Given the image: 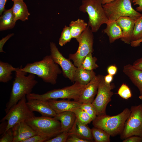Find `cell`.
Segmentation results:
<instances>
[{"label": "cell", "instance_id": "obj_49", "mask_svg": "<svg viewBox=\"0 0 142 142\" xmlns=\"http://www.w3.org/2000/svg\"><path fill=\"white\" fill-rule=\"evenodd\" d=\"M131 0V2H132V0Z\"/></svg>", "mask_w": 142, "mask_h": 142}, {"label": "cell", "instance_id": "obj_7", "mask_svg": "<svg viewBox=\"0 0 142 142\" xmlns=\"http://www.w3.org/2000/svg\"><path fill=\"white\" fill-rule=\"evenodd\" d=\"M131 0H115L103 5L109 21H116L120 17H128L135 20L142 14L132 7Z\"/></svg>", "mask_w": 142, "mask_h": 142}, {"label": "cell", "instance_id": "obj_13", "mask_svg": "<svg viewBox=\"0 0 142 142\" xmlns=\"http://www.w3.org/2000/svg\"><path fill=\"white\" fill-rule=\"evenodd\" d=\"M103 75H96L86 85L81 94L78 101L82 103H92L97 94L99 83Z\"/></svg>", "mask_w": 142, "mask_h": 142}, {"label": "cell", "instance_id": "obj_32", "mask_svg": "<svg viewBox=\"0 0 142 142\" xmlns=\"http://www.w3.org/2000/svg\"><path fill=\"white\" fill-rule=\"evenodd\" d=\"M80 108L86 112L92 118L93 120L96 117V111L92 103H82Z\"/></svg>", "mask_w": 142, "mask_h": 142}, {"label": "cell", "instance_id": "obj_42", "mask_svg": "<svg viewBox=\"0 0 142 142\" xmlns=\"http://www.w3.org/2000/svg\"><path fill=\"white\" fill-rule=\"evenodd\" d=\"M133 65L136 68L142 70V57L135 61Z\"/></svg>", "mask_w": 142, "mask_h": 142}, {"label": "cell", "instance_id": "obj_44", "mask_svg": "<svg viewBox=\"0 0 142 142\" xmlns=\"http://www.w3.org/2000/svg\"><path fill=\"white\" fill-rule=\"evenodd\" d=\"M7 0H0V15H1L5 10V6Z\"/></svg>", "mask_w": 142, "mask_h": 142}, {"label": "cell", "instance_id": "obj_23", "mask_svg": "<svg viewBox=\"0 0 142 142\" xmlns=\"http://www.w3.org/2000/svg\"><path fill=\"white\" fill-rule=\"evenodd\" d=\"M12 8L15 19L16 21L21 20L24 21L28 19L30 15L27 7L23 0L19 1L13 2Z\"/></svg>", "mask_w": 142, "mask_h": 142}, {"label": "cell", "instance_id": "obj_37", "mask_svg": "<svg viewBox=\"0 0 142 142\" xmlns=\"http://www.w3.org/2000/svg\"><path fill=\"white\" fill-rule=\"evenodd\" d=\"M47 140V139L37 134L26 140L23 142H44Z\"/></svg>", "mask_w": 142, "mask_h": 142}, {"label": "cell", "instance_id": "obj_6", "mask_svg": "<svg viewBox=\"0 0 142 142\" xmlns=\"http://www.w3.org/2000/svg\"><path fill=\"white\" fill-rule=\"evenodd\" d=\"M79 8L81 12L87 13L88 15V26L93 32H96L101 26L109 21L102 3L100 0H83Z\"/></svg>", "mask_w": 142, "mask_h": 142}, {"label": "cell", "instance_id": "obj_16", "mask_svg": "<svg viewBox=\"0 0 142 142\" xmlns=\"http://www.w3.org/2000/svg\"><path fill=\"white\" fill-rule=\"evenodd\" d=\"M47 101L57 114L66 111H72L74 109L80 107L82 104L79 101L75 100H57L50 99Z\"/></svg>", "mask_w": 142, "mask_h": 142}, {"label": "cell", "instance_id": "obj_34", "mask_svg": "<svg viewBox=\"0 0 142 142\" xmlns=\"http://www.w3.org/2000/svg\"><path fill=\"white\" fill-rule=\"evenodd\" d=\"M69 130L62 132L55 137L47 140L45 142H66L70 134Z\"/></svg>", "mask_w": 142, "mask_h": 142}, {"label": "cell", "instance_id": "obj_21", "mask_svg": "<svg viewBox=\"0 0 142 142\" xmlns=\"http://www.w3.org/2000/svg\"><path fill=\"white\" fill-rule=\"evenodd\" d=\"M106 24V27L103 31L108 36L110 43L123 37L122 29L116 21H109Z\"/></svg>", "mask_w": 142, "mask_h": 142}, {"label": "cell", "instance_id": "obj_45", "mask_svg": "<svg viewBox=\"0 0 142 142\" xmlns=\"http://www.w3.org/2000/svg\"><path fill=\"white\" fill-rule=\"evenodd\" d=\"M142 42V39L137 41L131 42L130 44L132 47H135L139 46Z\"/></svg>", "mask_w": 142, "mask_h": 142}, {"label": "cell", "instance_id": "obj_50", "mask_svg": "<svg viewBox=\"0 0 142 142\" xmlns=\"http://www.w3.org/2000/svg\"><path fill=\"white\" fill-rule=\"evenodd\" d=\"M100 0V1H102V0Z\"/></svg>", "mask_w": 142, "mask_h": 142}, {"label": "cell", "instance_id": "obj_5", "mask_svg": "<svg viewBox=\"0 0 142 142\" xmlns=\"http://www.w3.org/2000/svg\"><path fill=\"white\" fill-rule=\"evenodd\" d=\"M77 82L73 85L61 89H54L42 94L31 93L26 96L27 100L39 99L47 101L58 99H73L78 101L80 96L86 86Z\"/></svg>", "mask_w": 142, "mask_h": 142}, {"label": "cell", "instance_id": "obj_1", "mask_svg": "<svg viewBox=\"0 0 142 142\" xmlns=\"http://www.w3.org/2000/svg\"><path fill=\"white\" fill-rule=\"evenodd\" d=\"M19 70L27 73L37 75L44 82L55 84L58 76L62 72L59 65L55 63L50 55L45 56L39 61L28 63Z\"/></svg>", "mask_w": 142, "mask_h": 142}, {"label": "cell", "instance_id": "obj_35", "mask_svg": "<svg viewBox=\"0 0 142 142\" xmlns=\"http://www.w3.org/2000/svg\"><path fill=\"white\" fill-rule=\"evenodd\" d=\"M13 135L11 128L10 129L3 134L0 139V142H13Z\"/></svg>", "mask_w": 142, "mask_h": 142}, {"label": "cell", "instance_id": "obj_47", "mask_svg": "<svg viewBox=\"0 0 142 142\" xmlns=\"http://www.w3.org/2000/svg\"><path fill=\"white\" fill-rule=\"evenodd\" d=\"M139 98L140 99L142 100V96L140 95Z\"/></svg>", "mask_w": 142, "mask_h": 142}, {"label": "cell", "instance_id": "obj_31", "mask_svg": "<svg viewBox=\"0 0 142 142\" xmlns=\"http://www.w3.org/2000/svg\"><path fill=\"white\" fill-rule=\"evenodd\" d=\"M72 38L69 27L65 26L59 39V44L60 46H63L69 42Z\"/></svg>", "mask_w": 142, "mask_h": 142}, {"label": "cell", "instance_id": "obj_18", "mask_svg": "<svg viewBox=\"0 0 142 142\" xmlns=\"http://www.w3.org/2000/svg\"><path fill=\"white\" fill-rule=\"evenodd\" d=\"M123 71L138 88L140 95L142 96V70L135 68L133 65L128 64L124 67Z\"/></svg>", "mask_w": 142, "mask_h": 142}, {"label": "cell", "instance_id": "obj_41", "mask_svg": "<svg viewBox=\"0 0 142 142\" xmlns=\"http://www.w3.org/2000/svg\"><path fill=\"white\" fill-rule=\"evenodd\" d=\"M134 6L138 5L136 8V10L138 12H142V0H132Z\"/></svg>", "mask_w": 142, "mask_h": 142}, {"label": "cell", "instance_id": "obj_26", "mask_svg": "<svg viewBox=\"0 0 142 142\" xmlns=\"http://www.w3.org/2000/svg\"><path fill=\"white\" fill-rule=\"evenodd\" d=\"M88 26V24L82 19H78L75 21H71L69 27L72 38H78Z\"/></svg>", "mask_w": 142, "mask_h": 142}, {"label": "cell", "instance_id": "obj_29", "mask_svg": "<svg viewBox=\"0 0 142 142\" xmlns=\"http://www.w3.org/2000/svg\"><path fill=\"white\" fill-rule=\"evenodd\" d=\"M97 58L92 56V53H89L85 58L82 65V67L85 69L92 71L98 67V65L96 64Z\"/></svg>", "mask_w": 142, "mask_h": 142}, {"label": "cell", "instance_id": "obj_43", "mask_svg": "<svg viewBox=\"0 0 142 142\" xmlns=\"http://www.w3.org/2000/svg\"><path fill=\"white\" fill-rule=\"evenodd\" d=\"M113 78V76L108 74L104 76V79L105 82L107 84H110Z\"/></svg>", "mask_w": 142, "mask_h": 142}, {"label": "cell", "instance_id": "obj_30", "mask_svg": "<svg viewBox=\"0 0 142 142\" xmlns=\"http://www.w3.org/2000/svg\"><path fill=\"white\" fill-rule=\"evenodd\" d=\"M72 111L74 113L76 119L82 123L87 125L93 120L90 115L80 107L74 109Z\"/></svg>", "mask_w": 142, "mask_h": 142}, {"label": "cell", "instance_id": "obj_10", "mask_svg": "<svg viewBox=\"0 0 142 142\" xmlns=\"http://www.w3.org/2000/svg\"><path fill=\"white\" fill-rule=\"evenodd\" d=\"M88 26L85 30L76 40L79 46L75 53L69 55V60H72L74 65L78 67L82 65L86 57L93 51L94 36L93 32Z\"/></svg>", "mask_w": 142, "mask_h": 142}, {"label": "cell", "instance_id": "obj_2", "mask_svg": "<svg viewBox=\"0 0 142 142\" xmlns=\"http://www.w3.org/2000/svg\"><path fill=\"white\" fill-rule=\"evenodd\" d=\"M18 70L15 72V77L8 101L5 109L6 113L23 97L31 93L32 90L37 84L36 75Z\"/></svg>", "mask_w": 142, "mask_h": 142}, {"label": "cell", "instance_id": "obj_3", "mask_svg": "<svg viewBox=\"0 0 142 142\" xmlns=\"http://www.w3.org/2000/svg\"><path fill=\"white\" fill-rule=\"evenodd\" d=\"M130 112V109L126 108L119 114L110 116L106 114L97 116L92 121L94 127L101 129L114 137L120 134Z\"/></svg>", "mask_w": 142, "mask_h": 142}, {"label": "cell", "instance_id": "obj_33", "mask_svg": "<svg viewBox=\"0 0 142 142\" xmlns=\"http://www.w3.org/2000/svg\"><path fill=\"white\" fill-rule=\"evenodd\" d=\"M117 94L121 98L128 99L132 96L131 90L126 84L123 83L120 86L118 91Z\"/></svg>", "mask_w": 142, "mask_h": 142}, {"label": "cell", "instance_id": "obj_36", "mask_svg": "<svg viewBox=\"0 0 142 142\" xmlns=\"http://www.w3.org/2000/svg\"><path fill=\"white\" fill-rule=\"evenodd\" d=\"M90 141L82 139L74 134H70L66 142H90Z\"/></svg>", "mask_w": 142, "mask_h": 142}, {"label": "cell", "instance_id": "obj_15", "mask_svg": "<svg viewBox=\"0 0 142 142\" xmlns=\"http://www.w3.org/2000/svg\"><path fill=\"white\" fill-rule=\"evenodd\" d=\"M12 129L14 137L13 142H23L29 138L37 134L25 121L16 124Z\"/></svg>", "mask_w": 142, "mask_h": 142}, {"label": "cell", "instance_id": "obj_46", "mask_svg": "<svg viewBox=\"0 0 142 142\" xmlns=\"http://www.w3.org/2000/svg\"><path fill=\"white\" fill-rule=\"evenodd\" d=\"M115 0H102V5L108 3L113 2Z\"/></svg>", "mask_w": 142, "mask_h": 142}, {"label": "cell", "instance_id": "obj_24", "mask_svg": "<svg viewBox=\"0 0 142 142\" xmlns=\"http://www.w3.org/2000/svg\"><path fill=\"white\" fill-rule=\"evenodd\" d=\"M12 8L5 9L0 17V30L4 31L12 29L16 22Z\"/></svg>", "mask_w": 142, "mask_h": 142}, {"label": "cell", "instance_id": "obj_9", "mask_svg": "<svg viewBox=\"0 0 142 142\" xmlns=\"http://www.w3.org/2000/svg\"><path fill=\"white\" fill-rule=\"evenodd\" d=\"M120 134L122 139L133 136L142 137V104L132 106Z\"/></svg>", "mask_w": 142, "mask_h": 142}, {"label": "cell", "instance_id": "obj_28", "mask_svg": "<svg viewBox=\"0 0 142 142\" xmlns=\"http://www.w3.org/2000/svg\"><path fill=\"white\" fill-rule=\"evenodd\" d=\"M142 39V16L135 20L131 42ZM130 42V43H131Z\"/></svg>", "mask_w": 142, "mask_h": 142}, {"label": "cell", "instance_id": "obj_39", "mask_svg": "<svg viewBox=\"0 0 142 142\" xmlns=\"http://www.w3.org/2000/svg\"><path fill=\"white\" fill-rule=\"evenodd\" d=\"M14 35L13 33L9 34L2 38L0 40V52L5 53L3 50V46L6 42Z\"/></svg>", "mask_w": 142, "mask_h": 142}, {"label": "cell", "instance_id": "obj_40", "mask_svg": "<svg viewBox=\"0 0 142 142\" xmlns=\"http://www.w3.org/2000/svg\"><path fill=\"white\" fill-rule=\"evenodd\" d=\"M118 68L115 65H111L109 66L107 69V72L108 74L114 76L116 73Z\"/></svg>", "mask_w": 142, "mask_h": 142}, {"label": "cell", "instance_id": "obj_11", "mask_svg": "<svg viewBox=\"0 0 142 142\" xmlns=\"http://www.w3.org/2000/svg\"><path fill=\"white\" fill-rule=\"evenodd\" d=\"M115 88L113 83L107 84L105 82L102 76L99 83L97 96L92 103L94 106L97 116L106 113L107 105L111 100L113 94L111 90Z\"/></svg>", "mask_w": 142, "mask_h": 142}, {"label": "cell", "instance_id": "obj_8", "mask_svg": "<svg viewBox=\"0 0 142 142\" xmlns=\"http://www.w3.org/2000/svg\"><path fill=\"white\" fill-rule=\"evenodd\" d=\"M27 99L26 96L23 97L8 110L1 120V122L7 121V127L4 133L16 124L25 121L35 116L34 113L27 105Z\"/></svg>", "mask_w": 142, "mask_h": 142}, {"label": "cell", "instance_id": "obj_38", "mask_svg": "<svg viewBox=\"0 0 142 142\" xmlns=\"http://www.w3.org/2000/svg\"><path fill=\"white\" fill-rule=\"evenodd\" d=\"M123 142H142V137L133 136L127 138L123 140Z\"/></svg>", "mask_w": 142, "mask_h": 142}, {"label": "cell", "instance_id": "obj_12", "mask_svg": "<svg viewBox=\"0 0 142 142\" xmlns=\"http://www.w3.org/2000/svg\"><path fill=\"white\" fill-rule=\"evenodd\" d=\"M50 54L54 62L62 68L64 75L71 82L74 81V75L77 69L76 67L69 59L64 57L59 52L55 44L50 43Z\"/></svg>", "mask_w": 142, "mask_h": 142}, {"label": "cell", "instance_id": "obj_22", "mask_svg": "<svg viewBox=\"0 0 142 142\" xmlns=\"http://www.w3.org/2000/svg\"><path fill=\"white\" fill-rule=\"evenodd\" d=\"M95 73L93 71L87 70L81 65L77 67L74 75V81L86 85L95 76Z\"/></svg>", "mask_w": 142, "mask_h": 142}, {"label": "cell", "instance_id": "obj_17", "mask_svg": "<svg viewBox=\"0 0 142 142\" xmlns=\"http://www.w3.org/2000/svg\"><path fill=\"white\" fill-rule=\"evenodd\" d=\"M116 21L122 31L123 37L121 40L126 44H130L135 20L129 17H120Z\"/></svg>", "mask_w": 142, "mask_h": 142}, {"label": "cell", "instance_id": "obj_20", "mask_svg": "<svg viewBox=\"0 0 142 142\" xmlns=\"http://www.w3.org/2000/svg\"><path fill=\"white\" fill-rule=\"evenodd\" d=\"M54 118L60 122L62 132L69 130L73 126L76 119L74 113L71 111L57 114Z\"/></svg>", "mask_w": 142, "mask_h": 142}, {"label": "cell", "instance_id": "obj_14", "mask_svg": "<svg viewBox=\"0 0 142 142\" xmlns=\"http://www.w3.org/2000/svg\"><path fill=\"white\" fill-rule=\"evenodd\" d=\"M27 100V105L32 111L38 112L42 116L52 117H55L57 114L47 101L37 99Z\"/></svg>", "mask_w": 142, "mask_h": 142}, {"label": "cell", "instance_id": "obj_25", "mask_svg": "<svg viewBox=\"0 0 142 142\" xmlns=\"http://www.w3.org/2000/svg\"><path fill=\"white\" fill-rule=\"evenodd\" d=\"M19 67L15 68L7 62L0 61V82L7 83L12 78V72H15Z\"/></svg>", "mask_w": 142, "mask_h": 142}, {"label": "cell", "instance_id": "obj_48", "mask_svg": "<svg viewBox=\"0 0 142 142\" xmlns=\"http://www.w3.org/2000/svg\"><path fill=\"white\" fill-rule=\"evenodd\" d=\"M12 1L13 2L19 1H21V0H12Z\"/></svg>", "mask_w": 142, "mask_h": 142}, {"label": "cell", "instance_id": "obj_4", "mask_svg": "<svg viewBox=\"0 0 142 142\" xmlns=\"http://www.w3.org/2000/svg\"><path fill=\"white\" fill-rule=\"evenodd\" d=\"M25 122L37 134L48 140L62 132L60 122L54 117L34 116Z\"/></svg>", "mask_w": 142, "mask_h": 142}, {"label": "cell", "instance_id": "obj_19", "mask_svg": "<svg viewBox=\"0 0 142 142\" xmlns=\"http://www.w3.org/2000/svg\"><path fill=\"white\" fill-rule=\"evenodd\" d=\"M87 125L82 123L76 119L73 126L69 130L70 134H74L82 139L91 142L93 139L92 129Z\"/></svg>", "mask_w": 142, "mask_h": 142}, {"label": "cell", "instance_id": "obj_27", "mask_svg": "<svg viewBox=\"0 0 142 142\" xmlns=\"http://www.w3.org/2000/svg\"><path fill=\"white\" fill-rule=\"evenodd\" d=\"M93 139L96 142H109L110 135L100 128L94 127L92 129Z\"/></svg>", "mask_w": 142, "mask_h": 142}]
</instances>
